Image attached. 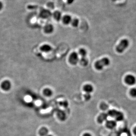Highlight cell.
Listing matches in <instances>:
<instances>
[{"instance_id":"cell-1","label":"cell","mask_w":136,"mask_h":136,"mask_svg":"<svg viewBox=\"0 0 136 136\" xmlns=\"http://www.w3.org/2000/svg\"><path fill=\"white\" fill-rule=\"evenodd\" d=\"M110 64V59L107 58H104L96 62L95 66L98 70H101L104 67L109 65Z\"/></svg>"},{"instance_id":"cell-2","label":"cell","mask_w":136,"mask_h":136,"mask_svg":"<svg viewBox=\"0 0 136 136\" xmlns=\"http://www.w3.org/2000/svg\"><path fill=\"white\" fill-rule=\"evenodd\" d=\"M129 45V42L128 39H123L116 47V51L119 53H122L128 47Z\"/></svg>"},{"instance_id":"cell-3","label":"cell","mask_w":136,"mask_h":136,"mask_svg":"<svg viewBox=\"0 0 136 136\" xmlns=\"http://www.w3.org/2000/svg\"><path fill=\"white\" fill-rule=\"evenodd\" d=\"M107 114L109 116L115 118L117 121H122L124 118V114L123 113L114 109L110 110L108 112Z\"/></svg>"},{"instance_id":"cell-4","label":"cell","mask_w":136,"mask_h":136,"mask_svg":"<svg viewBox=\"0 0 136 136\" xmlns=\"http://www.w3.org/2000/svg\"><path fill=\"white\" fill-rule=\"evenodd\" d=\"M68 60H69V62L71 65H76L79 61L78 55L76 52H73L69 56Z\"/></svg>"},{"instance_id":"cell-5","label":"cell","mask_w":136,"mask_h":136,"mask_svg":"<svg viewBox=\"0 0 136 136\" xmlns=\"http://www.w3.org/2000/svg\"><path fill=\"white\" fill-rule=\"evenodd\" d=\"M125 83L129 86H133L136 83V78L132 75H128L125 78Z\"/></svg>"},{"instance_id":"cell-6","label":"cell","mask_w":136,"mask_h":136,"mask_svg":"<svg viewBox=\"0 0 136 136\" xmlns=\"http://www.w3.org/2000/svg\"><path fill=\"white\" fill-rule=\"evenodd\" d=\"M1 87L4 90L8 91L10 90L12 88V84L9 80H5L2 82Z\"/></svg>"},{"instance_id":"cell-7","label":"cell","mask_w":136,"mask_h":136,"mask_svg":"<svg viewBox=\"0 0 136 136\" xmlns=\"http://www.w3.org/2000/svg\"><path fill=\"white\" fill-rule=\"evenodd\" d=\"M40 15L43 19H47L51 16V13L49 10L44 9L41 11Z\"/></svg>"},{"instance_id":"cell-8","label":"cell","mask_w":136,"mask_h":136,"mask_svg":"<svg viewBox=\"0 0 136 136\" xmlns=\"http://www.w3.org/2000/svg\"><path fill=\"white\" fill-rule=\"evenodd\" d=\"M108 116L107 113H101L98 117L97 120H98V122L99 123H102L104 121H106Z\"/></svg>"},{"instance_id":"cell-9","label":"cell","mask_w":136,"mask_h":136,"mask_svg":"<svg viewBox=\"0 0 136 136\" xmlns=\"http://www.w3.org/2000/svg\"><path fill=\"white\" fill-rule=\"evenodd\" d=\"M105 125L109 129H113L116 127L117 123L115 121L108 120L106 121Z\"/></svg>"},{"instance_id":"cell-10","label":"cell","mask_w":136,"mask_h":136,"mask_svg":"<svg viewBox=\"0 0 136 136\" xmlns=\"http://www.w3.org/2000/svg\"><path fill=\"white\" fill-rule=\"evenodd\" d=\"M54 27L53 25L48 24L45 26L44 28V31L47 34H51L54 31Z\"/></svg>"},{"instance_id":"cell-11","label":"cell","mask_w":136,"mask_h":136,"mask_svg":"<svg viewBox=\"0 0 136 136\" xmlns=\"http://www.w3.org/2000/svg\"><path fill=\"white\" fill-rule=\"evenodd\" d=\"M72 20L71 16L68 15H65L62 18L63 23L65 25L69 24L71 22Z\"/></svg>"},{"instance_id":"cell-12","label":"cell","mask_w":136,"mask_h":136,"mask_svg":"<svg viewBox=\"0 0 136 136\" xmlns=\"http://www.w3.org/2000/svg\"><path fill=\"white\" fill-rule=\"evenodd\" d=\"M93 87L90 84H86L83 87V90L84 92L87 93H90L93 92Z\"/></svg>"},{"instance_id":"cell-13","label":"cell","mask_w":136,"mask_h":136,"mask_svg":"<svg viewBox=\"0 0 136 136\" xmlns=\"http://www.w3.org/2000/svg\"><path fill=\"white\" fill-rule=\"evenodd\" d=\"M54 18L57 21H59L62 19V14L59 11H56L53 14Z\"/></svg>"},{"instance_id":"cell-14","label":"cell","mask_w":136,"mask_h":136,"mask_svg":"<svg viewBox=\"0 0 136 136\" xmlns=\"http://www.w3.org/2000/svg\"><path fill=\"white\" fill-rule=\"evenodd\" d=\"M41 50L43 52L47 53L51 50L52 47L48 44H44L41 47Z\"/></svg>"},{"instance_id":"cell-15","label":"cell","mask_w":136,"mask_h":136,"mask_svg":"<svg viewBox=\"0 0 136 136\" xmlns=\"http://www.w3.org/2000/svg\"><path fill=\"white\" fill-rule=\"evenodd\" d=\"M39 133L40 136H47L48 135L49 130L46 127H42L40 129Z\"/></svg>"},{"instance_id":"cell-16","label":"cell","mask_w":136,"mask_h":136,"mask_svg":"<svg viewBox=\"0 0 136 136\" xmlns=\"http://www.w3.org/2000/svg\"><path fill=\"white\" fill-rule=\"evenodd\" d=\"M79 63L80 65L83 66H86L88 63V61L86 57H81V59L79 61Z\"/></svg>"},{"instance_id":"cell-17","label":"cell","mask_w":136,"mask_h":136,"mask_svg":"<svg viewBox=\"0 0 136 136\" xmlns=\"http://www.w3.org/2000/svg\"><path fill=\"white\" fill-rule=\"evenodd\" d=\"M57 115H58V118L61 120L64 121L66 120V114L64 112L62 111H59L58 112Z\"/></svg>"},{"instance_id":"cell-18","label":"cell","mask_w":136,"mask_h":136,"mask_svg":"<svg viewBox=\"0 0 136 136\" xmlns=\"http://www.w3.org/2000/svg\"><path fill=\"white\" fill-rule=\"evenodd\" d=\"M43 93L44 95L47 97H50L51 96L53 93L52 90L49 88H47L44 89L43 90Z\"/></svg>"},{"instance_id":"cell-19","label":"cell","mask_w":136,"mask_h":136,"mask_svg":"<svg viewBox=\"0 0 136 136\" xmlns=\"http://www.w3.org/2000/svg\"><path fill=\"white\" fill-rule=\"evenodd\" d=\"M71 25L74 27H76L78 26L79 24V20L77 19H72L71 22Z\"/></svg>"},{"instance_id":"cell-20","label":"cell","mask_w":136,"mask_h":136,"mask_svg":"<svg viewBox=\"0 0 136 136\" xmlns=\"http://www.w3.org/2000/svg\"><path fill=\"white\" fill-rule=\"evenodd\" d=\"M79 54L81 56V57H86V56L87 52L85 49H80L79 50Z\"/></svg>"},{"instance_id":"cell-21","label":"cell","mask_w":136,"mask_h":136,"mask_svg":"<svg viewBox=\"0 0 136 136\" xmlns=\"http://www.w3.org/2000/svg\"><path fill=\"white\" fill-rule=\"evenodd\" d=\"M130 95L133 97L135 98L136 97V88H132L130 91Z\"/></svg>"},{"instance_id":"cell-22","label":"cell","mask_w":136,"mask_h":136,"mask_svg":"<svg viewBox=\"0 0 136 136\" xmlns=\"http://www.w3.org/2000/svg\"><path fill=\"white\" fill-rule=\"evenodd\" d=\"M59 104L61 106H62V107L64 108L67 107L68 105V102L66 101H61L59 103Z\"/></svg>"},{"instance_id":"cell-23","label":"cell","mask_w":136,"mask_h":136,"mask_svg":"<svg viewBox=\"0 0 136 136\" xmlns=\"http://www.w3.org/2000/svg\"><path fill=\"white\" fill-rule=\"evenodd\" d=\"M100 108L101 110H103V111H105L108 108V106L105 103H102L101 104Z\"/></svg>"},{"instance_id":"cell-24","label":"cell","mask_w":136,"mask_h":136,"mask_svg":"<svg viewBox=\"0 0 136 136\" xmlns=\"http://www.w3.org/2000/svg\"><path fill=\"white\" fill-rule=\"evenodd\" d=\"M84 97L86 100L88 101L91 98V95L90 93H86L84 95Z\"/></svg>"},{"instance_id":"cell-25","label":"cell","mask_w":136,"mask_h":136,"mask_svg":"<svg viewBox=\"0 0 136 136\" xmlns=\"http://www.w3.org/2000/svg\"><path fill=\"white\" fill-rule=\"evenodd\" d=\"M4 7L3 3L0 1V11H1Z\"/></svg>"},{"instance_id":"cell-26","label":"cell","mask_w":136,"mask_h":136,"mask_svg":"<svg viewBox=\"0 0 136 136\" xmlns=\"http://www.w3.org/2000/svg\"><path fill=\"white\" fill-rule=\"evenodd\" d=\"M74 1L75 0H67V2L68 4L70 5L73 4Z\"/></svg>"},{"instance_id":"cell-27","label":"cell","mask_w":136,"mask_h":136,"mask_svg":"<svg viewBox=\"0 0 136 136\" xmlns=\"http://www.w3.org/2000/svg\"><path fill=\"white\" fill-rule=\"evenodd\" d=\"M83 136H92L89 133H85Z\"/></svg>"},{"instance_id":"cell-28","label":"cell","mask_w":136,"mask_h":136,"mask_svg":"<svg viewBox=\"0 0 136 136\" xmlns=\"http://www.w3.org/2000/svg\"><path fill=\"white\" fill-rule=\"evenodd\" d=\"M133 131L134 134H135V135H136V127L134 128V129H133Z\"/></svg>"},{"instance_id":"cell-29","label":"cell","mask_w":136,"mask_h":136,"mask_svg":"<svg viewBox=\"0 0 136 136\" xmlns=\"http://www.w3.org/2000/svg\"><path fill=\"white\" fill-rule=\"evenodd\" d=\"M47 136H53L51 135H48Z\"/></svg>"}]
</instances>
